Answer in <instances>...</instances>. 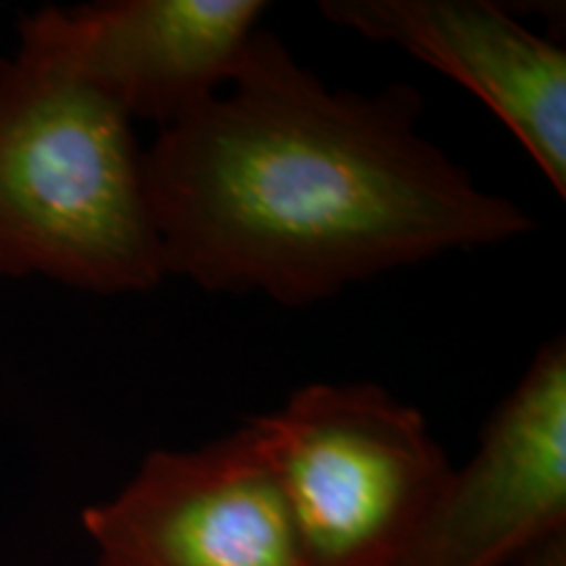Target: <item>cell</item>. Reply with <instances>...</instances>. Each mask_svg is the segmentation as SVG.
<instances>
[{
	"mask_svg": "<svg viewBox=\"0 0 566 566\" xmlns=\"http://www.w3.org/2000/svg\"><path fill=\"white\" fill-rule=\"evenodd\" d=\"M321 13L391 42L478 95L566 197V53L485 0H325Z\"/></svg>",
	"mask_w": 566,
	"mask_h": 566,
	"instance_id": "cell-7",
	"label": "cell"
},
{
	"mask_svg": "<svg viewBox=\"0 0 566 566\" xmlns=\"http://www.w3.org/2000/svg\"><path fill=\"white\" fill-rule=\"evenodd\" d=\"M82 525L97 566H304L250 424L200 449L153 451Z\"/></svg>",
	"mask_w": 566,
	"mask_h": 566,
	"instance_id": "cell-4",
	"label": "cell"
},
{
	"mask_svg": "<svg viewBox=\"0 0 566 566\" xmlns=\"http://www.w3.org/2000/svg\"><path fill=\"white\" fill-rule=\"evenodd\" d=\"M92 294L166 279L132 122L59 55L0 59V279Z\"/></svg>",
	"mask_w": 566,
	"mask_h": 566,
	"instance_id": "cell-2",
	"label": "cell"
},
{
	"mask_svg": "<svg viewBox=\"0 0 566 566\" xmlns=\"http://www.w3.org/2000/svg\"><path fill=\"white\" fill-rule=\"evenodd\" d=\"M268 6L260 0H103L45 6L21 19L80 80L160 129L184 122L229 87Z\"/></svg>",
	"mask_w": 566,
	"mask_h": 566,
	"instance_id": "cell-6",
	"label": "cell"
},
{
	"mask_svg": "<svg viewBox=\"0 0 566 566\" xmlns=\"http://www.w3.org/2000/svg\"><path fill=\"white\" fill-rule=\"evenodd\" d=\"M422 97L328 87L258 30L229 87L145 150L166 275L302 307L533 231L420 134Z\"/></svg>",
	"mask_w": 566,
	"mask_h": 566,
	"instance_id": "cell-1",
	"label": "cell"
},
{
	"mask_svg": "<svg viewBox=\"0 0 566 566\" xmlns=\"http://www.w3.org/2000/svg\"><path fill=\"white\" fill-rule=\"evenodd\" d=\"M514 566H566V535L543 543L541 548L522 556Z\"/></svg>",
	"mask_w": 566,
	"mask_h": 566,
	"instance_id": "cell-8",
	"label": "cell"
},
{
	"mask_svg": "<svg viewBox=\"0 0 566 566\" xmlns=\"http://www.w3.org/2000/svg\"><path fill=\"white\" fill-rule=\"evenodd\" d=\"M247 424L304 566H396L454 470L424 417L373 384H310Z\"/></svg>",
	"mask_w": 566,
	"mask_h": 566,
	"instance_id": "cell-3",
	"label": "cell"
},
{
	"mask_svg": "<svg viewBox=\"0 0 566 566\" xmlns=\"http://www.w3.org/2000/svg\"><path fill=\"white\" fill-rule=\"evenodd\" d=\"M566 535V346L535 354L396 566H514Z\"/></svg>",
	"mask_w": 566,
	"mask_h": 566,
	"instance_id": "cell-5",
	"label": "cell"
}]
</instances>
